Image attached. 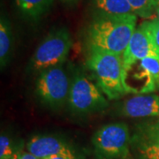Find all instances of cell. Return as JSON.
I'll return each mask as SVG.
<instances>
[{"label": "cell", "mask_w": 159, "mask_h": 159, "mask_svg": "<svg viewBox=\"0 0 159 159\" xmlns=\"http://www.w3.org/2000/svg\"><path fill=\"white\" fill-rule=\"evenodd\" d=\"M136 14H98L90 23L87 44L89 51H100L122 56L136 29Z\"/></svg>", "instance_id": "6da1fadb"}, {"label": "cell", "mask_w": 159, "mask_h": 159, "mask_svg": "<svg viewBox=\"0 0 159 159\" xmlns=\"http://www.w3.org/2000/svg\"><path fill=\"white\" fill-rule=\"evenodd\" d=\"M99 89L110 100L126 95L123 83L122 56L111 52L90 51L87 60Z\"/></svg>", "instance_id": "7a4b0ae2"}, {"label": "cell", "mask_w": 159, "mask_h": 159, "mask_svg": "<svg viewBox=\"0 0 159 159\" xmlns=\"http://www.w3.org/2000/svg\"><path fill=\"white\" fill-rule=\"evenodd\" d=\"M72 45L73 41L68 29L60 27L52 29L34 51L27 70L40 74L46 69L63 65Z\"/></svg>", "instance_id": "3957f363"}, {"label": "cell", "mask_w": 159, "mask_h": 159, "mask_svg": "<svg viewBox=\"0 0 159 159\" xmlns=\"http://www.w3.org/2000/svg\"><path fill=\"white\" fill-rule=\"evenodd\" d=\"M96 159H131L132 135L124 122L101 126L91 139Z\"/></svg>", "instance_id": "277c9868"}, {"label": "cell", "mask_w": 159, "mask_h": 159, "mask_svg": "<svg viewBox=\"0 0 159 159\" xmlns=\"http://www.w3.org/2000/svg\"><path fill=\"white\" fill-rule=\"evenodd\" d=\"M67 105L74 115L87 116L104 110L109 102L99 87L79 71L72 78Z\"/></svg>", "instance_id": "5b68a950"}, {"label": "cell", "mask_w": 159, "mask_h": 159, "mask_svg": "<svg viewBox=\"0 0 159 159\" xmlns=\"http://www.w3.org/2000/svg\"><path fill=\"white\" fill-rule=\"evenodd\" d=\"M72 79L63 65L41 72L36 80L35 91L40 101L52 110L61 109L67 102Z\"/></svg>", "instance_id": "8992f818"}, {"label": "cell", "mask_w": 159, "mask_h": 159, "mask_svg": "<svg viewBox=\"0 0 159 159\" xmlns=\"http://www.w3.org/2000/svg\"><path fill=\"white\" fill-rule=\"evenodd\" d=\"M148 57L159 58V52L152 43L145 28L141 24L135 29L124 54L122 55L123 72L137 61Z\"/></svg>", "instance_id": "52a82bcc"}, {"label": "cell", "mask_w": 159, "mask_h": 159, "mask_svg": "<svg viewBox=\"0 0 159 159\" xmlns=\"http://www.w3.org/2000/svg\"><path fill=\"white\" fill-rule=\"evenodd\" d=\"M137 66L139 67L138 74L134 72L133 75L126 74L123 77L131 75L132 80H129L125 82V89L126 91L127 88V93H134L133 88L134 84H140L139 89V94H144V93H150L153 92L157 85L159 84V58L156 57H148L143 58L140 61L136 62Z\"/></svg>", "instance_id": "ba28073f"}, {"label": "cell", "mask_w": 159, "mask_h": 159, "mask_svg": "<svg viewBox=\"0 0 159 159\" xmlns=\"http://www.w3.org/2000/svg\"><path fill=\"white\" fill-rule=\"evenodd\" d=\"M116 113L133 119L159 118V95H138L118 104Z\"/></svg>", "instance_id": "9c48e42d"}, {"label": "cell", "mask_w": 159, "mask_h": 159, "mask_svg": "<svg viewBox=\"0 0 159 159\" xmlns=\"http://www.w3.org/2000/svg\"><path fill=\"white\" fill-rule=\"evenodd\" d=\"M26 150L38 159L77 150L68 141L57 135H34L26 144Z\"/></svg>", "instance_id": "30bf717a"}, {"label": "cell", "mask_w": 159, "mask_h": 159, "mask_svg": "<svg viewBox=\"0 0 159 159\" xmlns=\"http://www.w3.org/2000/svg\"><path fill=\"white\" fill-rule=\"evenodd\" d=\"M13 50V34L10 22L5 15H1L0 20V66L5 68L10 61Z\"/></svg>", "instance_id": "8fae6325"}, {"label": "cell", "mask_w": 159, "mask_h": 159, "mask_svg": "<svg viewBox=\"0 0 159 159\" xmlns=\"http://www.w3.org/2000/svg\"><path fill=\"white\" fill-rule=\"evenodd\" d=\"M132 140L139 141L159 148V118L143 121L134 129Z\"/></svg>", "instance_id": "7c38bea8"}, {"label": "cell", "mask_w": 159, "mask_h": 159, "mask_svg": "<svg viewBox=\"0 0 159 159\" xmlns=\"http://www.w3.org/2000/svg\"><path fill=\"white\" fill-rule=\"evenodd\" d=\"M98 14H135L128 0H94Z\"/></svg>", "instance_id": "4fadbf2b"}, {"label": "cell", "mask_w": 159, "mask_h": 159, "mask_svg": "<svg viewBox=\"0 0 159 159\" xmlns=\"http://www.w3.org/2000/svg\"><path fill=\"white\" fill-rule=\"evenodd\" d=\"M23 14L32 20H39L50 10L53 0H15Z\"/></svg>", "instance_id": "5bb4252c"}, {"label": "cell", "mask_w": 159, "mask_h": 159, "mask_svg": "<svg viewBox=\"0 0 159 159\" xmlns=\"http://www.w3.org/2000/svg\"><path fill=\"white\" fill-rule=\"evenodd\" d=\"M26 148L23 142H15L6 134L0 136V159H11L18 150Z\"/></svg>", "instance_id": "9a60e30c"}, {"label": "cell", "mask_w": 159, "mask_h": 159, "mask_svg": "<svg viewBox=\"0 0 159 159\" xmlns=\"http://www.w3.org/2000/svg\"><path fill=\"white\" fill-rule=\"evenodd\" d=\"M134 12L139 17L148 19L155 13L157 0H128Z\"/></svg>", "instance_id": "2e32d148"}, {"label": "cell", "mask_w": 159, "mask_h": 159, "mask_svg": "<svg viewBox=\"0 0 159 159\" xmlns=\"http://www.w3.org/2000/svg\"><path fill=\"white\" fill-rule=\"evenodd\" d=\"M132 148L139 159H159L158 147L132 140Z\"/></svg>", "instance_id": "e0dca14e"}, {"label": "cell", "mask_w": 159, "mask_h": 159, "mask_svg": "<svg viewBox=\"0 0 159 159\" xmlns=\"http://www.w3.org/2000/svg\"><path fill=\"white\" fill-rule=\"evenodd\" d=\"M142 24L148 32L155 48L159 52V20L155 19L150 21H144Z\"/></svg>", "instance_id": "ac0fdd59"}, {"label": "cell", "mask_w": 159, "mask_h": 159, "mask_svg": "<svg viewBox=\"0 0 159 159\" xmlns=\"http://www.w3.org/2000/svg\"><path fill=\"white\" fill-rule=\"evenodd\" d=\"M11 159H38L35 157L34 155L29 153V151L26 150V148H21L20 150H18L16 153L14 154V156Z\"/></svg>", "instance_id": "d6986e66"}, {"label": "cell", "mask_w": 159, "mask_h": 159, "mask_svg": "<svg viewBox=\"0 0 159 159\" xmlns=\"http://www.w3.org/2000/svg\"><path fill=\"white\" fill-rule=\"evenodd\" d=\"M80 152L78 150H75L73 152H68V153L59 154L56 156H52L50 157H47L45 159H75L80 155Z\"/></svg>", "instance_id": "ffe728a7"}, {"label": "cell", "mask_w": 159, "mask_h": 159, "mask_svg": "<svg viewBox=\"0 0 159 159\" xmlns=\"http://www.w3.org/2000/svg\"><path fill=\"white\" fill-rule=\"evenodd\" d=\"M155 13L157 16V20H159V0H157V5H156V8H155Z\"/></svg>", "instance_id": "44dd1931"}, {"label": "cell", "mask_w": 159, "mask_h": 159, "mask_svg": "<svg viewBox=\"0 0 159 159\" xmlns=\"http://www.w3.org/2000/svg\"><path fill=\"white\" fill-rule=\"evenodd\" d=\"M61 1L66 4H73V3H75L77 0H61Z\"/></svg>", "instance_id": "7402d4cb"}, {"label": "cell", "mask_w": 159, "mask_h": 159, "mask_svg": "<svg viewBox=\"0 0 159 159\" xmlns=\"http://www.w3.org/2000/svg\"><path fill=\"white\" fill-rule=\"evenodd\" d=\"M75 159H85V156H84L82 153H80Z\"/></svg>", "instance_id": "603a6c76"}]
</instances>
